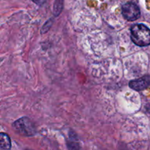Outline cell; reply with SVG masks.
<instances>
[{"label": "cell", "instance_id": "cell-1", "mask_svg": "<svg viewBox=\"0 0 150 150\" xmlns=\"http://www.w3.org/2000/svg\"><path fill=\"white\" fill-rule=\"evenodd\" d=\"M131 40L138 46L144 47L150 45V29L145 25H133L130 29Z\"/></svg>", "mask_w": 150, "mask_h": 150}, {"label": "cell", "instance_id": "cell-2", "mask_svg": "<svg viewBox=\"0 0 150 150\" xmlns=\"http://www.w3.org/2000/svg\"><path fill=\"white\" fill-rule=\"evenodd\" d=\"M18 133L25 136H31L35 134V127L33 123L27 117H22L16 120L13 124Z\"/></svg>", "mask_w": 150, "mask_h": 150}, {"label": "cell", "instance_id": "cell-3", "mask_svg": "<svg viewBox=\"0 0 150 150\" xmlns=\"http://www.w3.org/2000/svg\"><path fill=\"white\" fill-rule=\"evenodd\" d=\"M122 13L126 20L134 21L139 18L141 16L140 9L136 4L133 2H127L122 7Z\"/></svg>", "mask_w": 150, "mask_h": 150}, {"label": "cell", "instance_id": "cell-4", "mask_svg": "<svg viewBox=\"0 0 150 150\" xmlns=\"http://www.w3.org/2000/svg\"><path fill=\"white\" fill-rule=\"evenodd\" d=\"M131 89L136 91H142L150 86V76H145L139 79L133 80L129 83Z\"/></svg>", "mask_w": 150, "mask_h": 150}, {"label": "cell", "instance_id": "cell-5", "mask_svg": "<svg viewBox=\"0 0 150 150\" xmlns=\"http://www.w3.org/2000/svg\"><path fill=\"white\" fill-rule=\"evenodd\" d=\"M0 146L2 150H10L11 142L10 137L6 133H1L0 135Z\"/></svg>", "mask_w": 150, "mask_h": 150}, {"label": "cell", "instance_id": "cell-6", "mask_svg": "<svg viewBox=\"0 0 150 150\" xmlns=\"http://www.w3.org/2000/svg\"><path fill=\"white\" fill-rule=\"evenodd\" d=\"M63 1L64 0H56L54 5V16H57L60 14L63 8Z\"/></svg>", "mask_w": 150, "mask_h": 150}, {"label": "cell", "instance_id": "cell-7", "mask_svg": "<svg viewBox=\"0 0 150 150\" xmlns=\"http://www.w3.org/2000/svg\"><path fill=\"white\" fill-rule=\"evenodd\" d=\"M67 148L69 150H79L80 146H79V143L76 142V139H73L72 136H70V140L67 142Z\"/></svg>", "mask_w": 150, "mask_h": 150}, {"label": "cell", "instance_id": "cell-8", "mask_svg": "<svg viewBox=\"0 0 150 150\" xmlns=\"http://www.w3.org/2000/svg\"><path fill=\"white\" fill-rule=\"evenodd\" d=\"M32 1H33L34 3H35L36 4H38V5H42V4H44V3L46 1V0H32Z\"/></svg>", "mask_w": 150, "mask_h": 150}]
</instances>
